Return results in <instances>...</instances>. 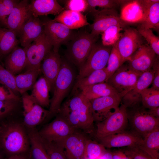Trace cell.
I'll return each instance as SVG.
<instances>
[{
  "mask_svg": "<svg viewBox=\"0 0 159 159\" xmlns=\"http://www.w3.org/2000/svg\"><path fill=\"white\" fill-rule=\"evenodd\" d=\"M30 143L23 123L12 117L0 120V150L7 158L29 154Z\"/></svg>",
  "mask_w": 159,
  "mask_h": 159,
  "instance_id": "1",
  "label": "cell"
},
{
  "mask_svg": "<svg viewBox=\"0 0 159 159\" xmlns=\"http://www.w3.org/2000/svg\"><path fill=\"white\" fill-rule=\"evenodd\" d=\"M76 77L74 71L70 64L62 59L61 68L54 84V93L50 100L48 117L58 113L63 100L72 87Z\"/></svg>",
  "mask_w": 159,
  "mask_h": 159,
  "instance_id": "2",
  "label": "cell"
},
{
  "mask_svg": "<svg viewBox=\"0 0 159 159\" xmlns=\"http://www.w3.org/2000/svg\"><path fill=\"white\" fill-rule=\"evenodd\" d=\"M126 109L131 132L143 139L150 132L159 128V119L150 115L147 110L143 107L141 102Z\"/></svg>",
  "mask_w": 159,
  "mask_h": 159,
  "instance_id": "3",
  "label": "cell"
},
{
  "mask_svg": "<svg viewBox=\"0 0 159 159\" xmlns=\"http://www.w3.org/2000/svg\"><path fill=\"white\" fill-rule=\"evenodd\" d=\"M97 37L86 32L74 34L69 41L66 52L68 60L79 69L86 61Z\"/></svg>",
  "mask_w": 159,
  "mask_h": 159,
  "instance_id": "4",
  "label": "cell"
},
{
  "mask_svg": "<svg viewBox=\"0 0 159 159\" xmlns=\"http://www.w3.org/2000/svg\"><path fill=\"white\" fill-rule=\"evenodd\" d=\"M64 103L73 112L78 121L80 130L88 135L93 134L95 131L94 121L90 101L81 91L77 90Z\"/></svg>",
  "mask_w": 159,
  "mask_h": 159,
  "instance_id": "5",
  "label": "cell"
},
{
  "mask_svg": "<svg viewBox=\"0 0 159 159\" xmlns=\"http://www.w3.org/2000/svg\"><path fill=\"white\" fill-rule=\"evenodd\" d=\"M128 125L126 109L121 104L115 112L103 120L96 123V128L93 134L97 141L105 137L123 132Z\"/></svg>",
  "mask_w": 159,
  "mask_h": 159,
  "instance_id": "6",
  "label": "cell"
},
{
  "mask_svg": "<svg viewBox=\"0 0 159 159\" xmlns=\"http://www.w3.org/2000/svg\"><path fill=\"white\" fill-rule=\"evenodd\" d=\"M142 72L132 68L128 64L121 66L106 82L121 98L135 85Z\"/></svg>",
  "mask_w": 159,
  "mask_h": 159,
  "instance_id": "7",
  "label": "cell"
},
{
  "mask_svg": "<svg viewBox=\"0 0 159 159\" xmlns=\"http://www.w3.org/2000/svg\"><path fill=\"white\" fill-rule=\"evenodd\" d=\"M112 47L95 43L86 61L79 69L76 82L95 71L105 67Z\"/></svg>",
  "mask_w": 159,
  "mask_h": 159,
  "instance_id": "8",
  "label": "cell"
},
{
  "mask_svg": "<svg viewBox=\"0 0 159 159\" xmlns=\"http://www.w3.org/2000/svg\"><path fill=\"white\" fill-rule=\"evenodd\" d=\"M76 130L58 113L53 121L44 125L38 133L41 138L47 141L57 143L64 140Z\"/></svg>",
  "mask_w": 159,
  "mask_h": 159,
  "instance_id": "9",
  "label": "cell"
},
{
  "mask_svg": "<svg viewBox=\"0 0 159 159\" xmlns=\"http://www.w3.org/2000/svg\"><path fill=\"white\" fill-rule=\"evenodd\" d=\"M21 95L24 116L23 123L26 129L34 128L48 117L49 111L38 104L27 92Z\"/></svg>",
  "mask_w": 159,
  "mask_h": 159,
  "instance_id": "10",
  "label": "cell"
},
{
  "mask_svg": "<svg viewBox=\"0 0 159 159\" xmlns=\"http://www.w3.org/2000/svg\"><path fill=\"white\" fill-rule=\"evenodd\" d=\"M89 12L94 17L93 23L90 25L91 34L98 37L105 30L112 25H119L124 28L127 24L123 21L115 9H105L98 10L95 9Z\"/></svg>",
  "mask_w": 159,
  "mask_h": 159,
  "instance_id": "11",
  "label": "cell"
},
{
  "mask_svg": "<svg viewBox=\"0 0 159 159\" xmlns=\"http://www.w3.org/2000/svg\"><path fill=\"white\" fill-rule=\"evenodd\" d=\"M52 47L51 42L44 31L37 39L24 47L27 59L26 69L40 68L42 61Z\"/></svg>",
  "mask_w": 159,
  "mask_h": 159,
  "instance_id": "12",
  "label": "cell"
},
{
  "mask_svg": "<svg viewBox=\"0 0 159 159\" xmlns=\"http://www.w3.org/2000/svg\"><path fill=\"white\" fill-rule=\"evenodd\" d=\"M121 99L117 95L101 97L90 101L94 122H101L115 112L119 108Z\"/></svg>",
  "mask_w": 159,
  "mask_h": 159,
  "instance_id": "13",
  "label": "cell"
},
{
  "mask_svg": "<svg viewBox=\"0 0 159 159\" xmlns=\"http://www.w3.org/2000/svg\"><path fill=\"white\" fill-rule=\"evenodd\" d=\"M143 43V38L137 30L128 28L125 29L115 44L125 63Z\"/></svg>",
  "mask_w": 159,
  "mask_h": 159,
  "instance_id": "14",
  "label": "cell"
},
{
  "mask_svg": "<svg viewBox=\"0 0 159 159\" xmlns=\"http://www.w3.org/2000/svg\"><path fill=\"white\" fill-rule=\"evenodd\" d=\"M44 32L52 43L53 50L58 52L60 46L69 41L74 34L63 24L51 20L44 22Z\"/></svg>",
  "mask_w": 159,
  "mask_h": 159,
  "instance_id": "15",
  "label": "cell"
},
{
  "mask_svg": "<svg viewBox=\"0 0 159 159\" xmlns=\"http://www.w3.org/2000/svg\"><path fill=\"white\" fill-rule=\"evenodd\" d=\"M90 138L83 131L76 130L64 140L65 159H84L86 145Z\"/></svg>",
  "mask_w": 159,
  "mask_h": 159,
  "instance_id": "16",
  "label": "cell"
},
{
  "mask_svg": "<svg viewBox=\"0 0 159 159\" xmlns=\"http://www.w3.org/2000/svg\"><path fill=\"white\" fill-rule=\"evenodd\" d=\"M154 75L152 67L143 72L134 87L122 98L121 104L127 108L141 103V93L152 84Z\"/></svg>",
  "mask_w": 159,
  "mask_h": 159,
  "instance_id": "17",
  "label": "cell"
},
{
  "mask_svg": "<svg viewBox=\"0 0 159 159\" xmlns=\"http://www.w3.org/2000/svg\"><path fill=\"white\" fill-rule=\"evenodd\" d=\"M157 57L149 45L143 44L130 57L128 64L133 69L143 73L152 67Z\"/></svg>",
  "mask_w": 159,
  "mask_h": 159,
  "instance_id": "18",
  "label": "cell"
},
{
  "mask_svg": "<svg viewBox=\"0 0 159 159\" xmlns=\"http://www.w3.org/2000/svg\"><path fill=\"white\" fill-rule=\"evenodd\" d=\"M44 22L38 17L31 16L20 28L18 36L19 42L24 48L27 47L44 32Z\"/></svg>",
  "mask_w": 159,
  "mask_h": 159,
  "instance_id": "19",
  "label": "cell"
},
{
  "mask_svg": "<svg viewBox=\"0 0 159 159\" xmlns=\"http://www.w3.org/2000/svg\"><path fill=\"white\" fill-rule=\"evenodd\" d=\"M143 139L126 131L111 135L97 140L105 148L127 147L140 145Z\"/></svg>",
  "mask_w": 159,
  "mask_h": 159,
  "instance_id": "20",
  "label": "cell"
},
{
  "mask_svg": "<svg viewBox=\"0 0 159 159\" xmlns=\"http://www.w3.org/2000/svg\"><path fill=\"white\" fill-rule=\"evenodd\" d=\"M62 59L58 52L51 50L47 55L41 64L40 70L51 87L53 89L55 80L60 71Z\"/></svg>",
  "mask_w": 159,
  "mask_h": 159,
  "instance_id": "21",
  "label": "cell"
},
{
  "mask_svg": "<svg viewBox=\"0 0 159 159\" xmlns=\"http://www.w3.org/2000/svg\"><path fill=\"white\" fill-rule=\"evenodd\" d=\"M145 9L141 0L127 1L121 9V19L128 24L142 23L145 18Z\"/></svg>",
  "mask_w": 159,
  "mask_h": 159,
  "instance_id": "22",
  "label": "cell"
},
{
  "mask_svg": "<svg viewBox=\"0 0 159 159\" xmlns=\"http://www.w3.org/2000/svg\"><path fill=\"white\" fill-rule=\"evenodd\" d=\"M27 0L19 1L14 7L7 18L6 27L14 32L18 35L21 26L31 16Z\"/></svg>",
  "mask_w": 159,
  "mask_h": 159,
  "instance_id": "23",
  "label": "cell"
},
{
  "mask_svg": "<svg viewBox=\"0 0 159 159\" xmlns=\"http://www.w3.org/2000/svg\"><path fill=\"white\" fill-rule=\"evenodd\" d=\"M28 7L31 15L36 18L48 14L57 16L64 10L55 0H32Z\"/></svg>",
  "mask_w": 159,
  "mask_h": 159,
  "instance_id": "24",
  "label": "cell"
},
{
  "mask_svg": "<svg viewBox=\"0 0 159 159\" xmlns=\"http://www.w3.org/2000/svg\"><path fill=\"white\" fill-rule=\"evenodd\" d=\"M27 63L26 50L18 46L6 57L5 68L15 76L25 68Z\"/></svg>",
  "mask_w": 159,
  "mask_h": 159,
  "instance_id": "25",
  "label": "cell"
},
{
  "mask_svg": "<svg viewBox=\"0 0 159 159\" xmlns=\"http://www.w3.org/2000/svg\"><path fill=\"white\" fill-rule=\"evenodd\" d=\"M53 20L72 30L89 24L86 16L82 13L69 10H64Z\"/></svg>",
  "mask_w": 159,
  "mask_h": 159,
  "instance_id": "26",
  "label": "cell"
},
{
  "mask_svg": "<svg viewBox=\"0 0 159 159\" xmlns=\"http://www.w3.org/2000/svg\"><path fill=\"white\" fill-rule=\"evenodd\" d=\"M32 89L31 95L37 102L43 107H49L50 102L49 92L51 89L48 82L43 76L36 81Z\"/></svg>",
  "mask_w": 159,
  "mask_h": 159,
  "instance_id": "27",
  "label": "cell"
},
{
  "mask_svg": "<svg viewBox=\"0 0 159 159\" xmlns=\"http://www.w3.org/2000/svg\"><path fill=\"white\" fill-rule=\"evenodd\" d=\"M40 72V68H32L15 76V84L19 94L22 95L32 88Z\"/></svg>",
  "mask_w": 159,
  "mask_h": 159,
  "instance_id": "28",
  "label": "cell"
},
{
  "mask_svg": "<svg viewBox=\"0 0 159 159\" xmlns=\"http://www.w3.org/2000/svg\"><path fill=\"white\" fill-rule=\"evenodd\" d=\"M17 35L13 31L0 26V57L7 56L16 46L19 40Z\"/></svg>",
  "mask_w": 159,
  "mask_h": 159,
  "instance_id": "29",
  "label": "cell"
},
{
  "mask_svg": "<svg viewBox=\"0 0 159 159\" xmlns=\"http://www.w3.org/2000/svg\"><path fill=\"white\" fill-rule=\"evenodd\" d=\"M110 77L105 67L95 71L87 76L75 82L73 86L72 92L74 93L78 89L81 91L87 87L106 82Z\"/></svg>",
  "mask_w": 159,
  "mask_h": 159,
  "instance_id": "30",
  "label": "cell"
},
{
  "mask_svg": "<svg viewBox=\"0 0 159 159\" xmlns=\"http://www.w3.org/2000/svg\"><path fill=\"white\" fill-rule=\"evenodd\" d=\"M30 148L29 155L32 159H49L38 135L34 129H27Z\"/></svg>",
  "mask_w": 159,
  "mask_h": 159,
  "instance_id": "31",
  "label": "cell"
},
{
  "mask_svg": "<svg viewBox=\"0 0 159 159\" xmlns=\"http://www.w3.org/2000/svg\"><path fill=\"white\" fill-rule=\"evenodd\" d=\"M81 92L90 101L101 97L118 95L106 82L87 87L82 89Z\"/></svg>",
  "mask_w": 159,
  "mask_h": 159,
  "instance_id": "32",
  "label": "cell"
},
{
  "mask_svg": "<svg viewBox=\"0 0 159 159\" xmlns=\"http://www.w3.org/2000/svg\"><path fill=\"white\" fill-rule=\"evenodd\" d=\"M139 145L153 159H159V128L147 135Z\"/></svg>",
  "mask_w": 159,
  "mask_h": 159,
  "instance_id": "33",
  "label": "cell"
},
{
  "mask_svg": "<svg viewBox=\"0 0 159 159\" xmlns=\"http://www.w3.org/2000/svg\"><path fill=\"white\" fill-rule=\"evenodd\" d=\"M145 19L140 25L145 28L158 30L159 2L153 3L145 9Z\"/></svg>",
  "mask_w": 159,
  "mask_h": 159,
  "instance_id": "34",
  "label": "cell"
},
{
  "mask_svg": "<svg viewBox=\"0 0 159 159\" xmlns=\"http://www.w3.org/2000/svg\"><path fill=\"white\" fill-rule=\"evenodd\" d=\"M143 107L150 109L159 107V90L151 87L143 91L141 94Z\"/></svg>",
  "mask_w": 159,
  "mask_h": 159,
  "instance_id": "35",
  "label": "cell"
},
{
  "mask_svg": "<svg viewBox=\"0 0 159 159\" xmlns=\"http://www.w3.org/2000/svg\"><path fill=\"white\" fill-rule=\"evenodd\" d=\"M21 103V98L17 100H0V120L12 117L19 111Z\"/></svg>",
  "mask_w": 159,
  "mask_h": 159,
  "instance_id": "36",
  "label": "cell"
},
{
  "mask_svg": "<svg viewBox=\"0 0 159 159\" xmlns=\"http://www.w3.org/2000/svg\"><path fill=\"white\" fill-rule=\"evenodd\" d=\"M123 28L119 25L112 26L105 30L101 34L102 44L106 46H112L119 40Z\"/></svg>",
  "mask_w": 159,
  "mask_h": 159,
  "instance_id": "37",
  "label": "cell"
},
{
  "mask_svg": "<svg viewBox=\"0 0 159 159\" xmlns=\"http://www.w3.org/2000/svg\"><path fill=\"white\" fill-rule=\"evenodd\" d=\"M39 137L49 159H65L63 146L64 140L58 143L51 142Z\"/></svg>",
  "mask_w": 159,
  "mask_h": 159,
  "instance_id": "38",
  "label": "cell"
},
{
  "mask_svg": "<svg viewBox=\"0 0 159 159\" xmlns=\"http://www.w3.org/2000/svg\"><path fill=\"white\" fill-rule=\"evenodd\" d=\"M106 150V148L98 142L89 138L86 145L84 158L98 159Z\"/></svg>",
  "mask_w": 159,
  "mask_h": 159,
  "instance_id": "39",
  "label": "cell"
},
{
  "mask_svg": "<svg viewBox=\"0 0 159 159\" xmlns=\"http://www.w3.org/2000/svg\"><path fill=\"white\" fill-rule=\"evenodd\" d=\"M124 62L115 44L112 47L106 69L110 77L122 66Z\"/></svg>",
  "mask_w": 159,
  "mask_h": 159,
  "instance_id": "40",
  "label": "cell"
},
{
  "mask_svg": "<svg viewBox=\"0 0 159 159\" xmlns=\"http://www.w3.org/2000/svg\"><path fill=\"white\" fill-rule=\"evenodd\" d=\"M140 35L147 41L158 56L159 55V38L153 33L151 29H147L139 25L137 29Z\"/></svg>",
  "mask_w": 159,
  "mask_h": 159,
  "instance_id": "41",
  "label": "cell"
},
{
  "mask_svg": "<svg viewBox=\"0 0 159 159\" xmlns=\"http://www.w3.org/2000/svg\"><path fill=\"white\" fill-rule=\"evenodd\" d=\"M19 2L15 0H0V26L6 27L8 17Z\"/></svg>",
  "mask_w": 159,
  "mask_h": 159,
  "instance_id": "42",
  "label": "cell"
},
{
  "mask_svg": "<svg viewBox=\"0 0 159 159\" xmlns=\"http://www.w3.org/2000/svg\"><path fill=\"white\" fill-rule=\"evenodd\" d=\"M139 145L126 147L121 150L131 159H154L143 150Z\"/></svg>",
  "mask_w": 159,
  "mask_h": 159,
  "instance_id": "43",
  "label": "cell"
},
{
  "mask_svg": "<svg viewBox=\"0 0 159 159\" xmlns=\"http://www.w3.org/2000/svg\"><path fill=\"white\" fill-rule=\"evenodd\" d=\"M0 80L10 88L16 95L19 96V93L15 84V76L4 67L0 64Z\"/></svg>",
  "mask_w": 159,
  "mask_h": 159,
  "instance_id": "44",
  "label": "cell"
},
{
  "mask_svg": "<svg viewBox=\"0 0 159 159\" xmlns=\"http://www.w3.org/2000/svg\"><path fill=\"white\" fill-rule=\"evenodd\" d=\"M87 1L88 6L87 11L88 12L95 9L96 7H99L102 8V9H115L116 6L120 4V0H87Z\"/></svg>",
  "mask_w": 159,
  "mask_h": 159,
  "instance_id": "45",
  "label": "cell"
},
{
  "mask_svg": "<svg viewBox=\"0 0 159 159\" xmlns=\"http://www.w3.org/2000/svg\"><path fill=\"white\" fill-rule=\"evenodd\" d=\"M88 6L87 0H69L66 3L67 10L80 13L86 11Z\"/></svg>",
  "mask_w": 159,
  "mask_h": 159,
  "instance_id": "46",
  "label": "cell"
},
{
  "mask_svg": "<svg viewBox=\"0 0 159 159\" xmlns=\"http://www.w3.org/2000/svg\"><path fill=\"white\" fill-rule=\"evenodd\" d=\"M20 98L19 96L16 95L10 88L0 80V100H9Z\"/></svg>",
  "mask_w": 159,
  "mask_h": 159,
  "instance_id": "47",
  "label": "cell"
},
{
  "mask_svg": "<svg viewBox=\"0 0 159 159\" xmlns=\"http://www.w3.org/2000/svg\"><path fill=\"white\" fill-rule=\"evenodd\" d=\"M152 68L154 71V75L151 87L159 90V63L158 57L156 58Z\"/></svg>",
  "mask_w": 159,
  "mask_h": 159,
  "instance_id": "48",
  "label": "cell"
},
{
  "mask_svg": "<svg viewBox=\"0 0 159 159\" xmlns=\"http://www.w3.org/2000/svg\"><path fill=\"white\" fill-rule=\"evenodd\" d=\"M112 153V159H131L126 155L121 150H115Z\"/></svg>",
  "mask_w": 159,
  "mask_h": 159,
  "instance_id": "49",
  "label": "cell"
},
{
  "mask_svg": "<svg viewBox=\"0 0 159 159\" xmlns=\"http://www.w3.org/2000/svg\"><path fill=\"white\" fill-rule=\"evenodd\" d=\"M147 110L150 115L155 117L159 119V107Z\"/></svg>",
  "mask_w": 159,
  "mask_h": 159,
  "instance_id": "50",
  "label": "cell"
},
{
  "mask_svg": "<svg viewBox=\"0 0 159 159\" xmlns=\"http://www.w3.org/2000/svg\"><path fill=\"white\" fill-rule=\"evenodd\" d=\"M98 159H112V152L106 150Z\"/></svg>",
  "mask_w": 159,
  "mask_h": 159,
  "instance_id": "51",
  "label": "cell"
},
{
  "mask_svg": "<svg viewBox=\"0 0 159 159\" xmlns=\"http://www.w3.org/2000/svg\"><path fill=\"white\" fill-rule=\"evenodd\" d=\"M29 154L14 155L8 157L7 159H27Z\"/></svg>",
  "mask_w": 159,
  "mask_h": 159,
  "instance_id": "52",
  "label": "cell"
},
{
  "mask_svg": "<svg viewBox=\"0 0 159 159\" xmlns=\"http://www.w3.org/2000/svg\"><path fill=\"white\" fill-rule=\"evenodd\" d=\"M4 155L0 150V159H4Z\"/></svg>",
  "mask_w": 159,
  "mask_h": 159,
  "instance_id": "53",
  "label": "cell"
},
{
  "mask_svg": "<svg viewBox=\"0 0 159 159\" xmlns=\"http://www.w3.org/2000/svg\"><path fill=\"white\" fill-rule=\"evenodd\" d=\"M27 159H32L30 157L29 154Z\"/></svg>",
  "mask_w": 159,
  "mask_h": 159,
  "instance_id": "54",
  "label": "cell"
},
{
  "mask_svg": "<svg viewBox=\"0 0 159 159\" xmlns=\"http://www.w3.org/2000/svg\"><path fill=\"white\" fill-rule=\"evenodd\" d=\"M1 58H0V62H1Z\"/></svg>",
  "mask_w": 159,
  "mask_h": 159,
  "instance_id": "55",
  "label": "cell"
}]
</instances>
